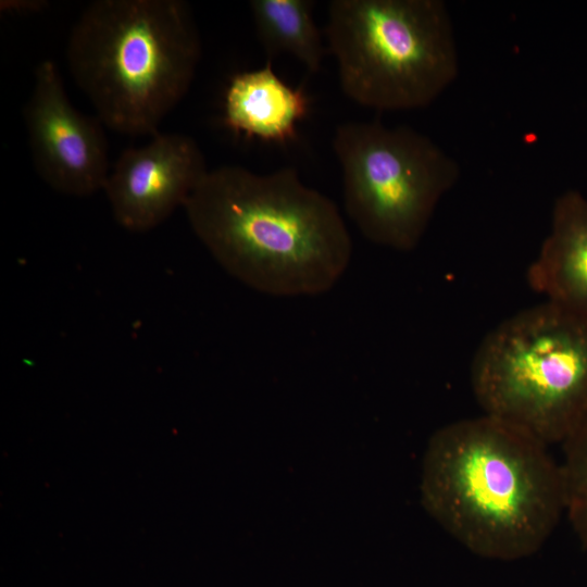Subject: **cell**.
<instances>
[{
	"mask_svg": "<svg viewBox=\"0 0 587 587\" xmlns=\"http://www.w3.org/2000/svg\"><path fill=\"white\" fill-rule=\"evenodd\" d=\"M547 447L487 414L449 423L425 452L423 504L472 553L497 561L528 558L565 513L561 464Z\"/></svg>",
	"mask_w": 587,
	"mask_h": 587,
	"instance_id": "2",
	"label": "cell"
},
{
	"mask_svg": "<svg viewBox=\"0 0 587 587\" xmlns=\"http://www.w3.org/2000/svg\"><path fill=\"white\" fill-rule=\"evenodd\" d=\"M249 8L267 60L288 53L310 73L320 71L326 50L313 18V1L251 0Z\"/></svg>",
	"mask_w": 587,
	"mask_h": 587,
	"instance_id": "11",
	"label": "cell"
},
{
	"mask_svg": "<svg viewBox=\"0 0 587 587\" xmlns=\"http://www.w3.org/2000/svg\"><path fill=\"white\" fill-rule=\"evenodd\" d=\"M201 39L182 0H95L66 46L72 77L104 126L153 136L188 92Z\"/></svg>",
	"mask_w": 587,
	"mask_h": 587,
	"instance_id": "3",
	"label": "cell"
},
{
	"mask_svg": "<svg viewBox=\"0 0 587 587\" xmlns=\"http://www.w3.org/2000/svg\"><path fill=\"white\" fill-rule=\"evenodd\" d=\"M208 171L192 137L159 132L142 147L121 153L103 191L116 223L145 233L184 208Z\"/></svg>",
	"mask_w": 587,
	"mask_h": 587,
	"instance_id": "8",
	"label": "cell"
},
{
	"mask_svg": "<svg viewBox=\"0 0 587 587\" xmlns=\"http://www.w3.org/2000/svg\"><path fill=\"white\" fill-rule=\"evenodd\" d=\"M471 386L484 414L562 444L587 414V319L545 301L479 344Z\"/></svg>",
	"mask_w": 587,
	"mask_h": 587,
	"instance_id": "4",
	"label": "cell"
},
{
	"mask_svg": "<svg viewBox=\"0 0 587 587\" xmlns=\"http://www.w3.org/2000/svg\"><path fill=\"white\" fill-rule=\"evenodd\" d=\"M185 210L216 263L273 297H313L344 276L352 241L338 207L294 167L258 174L239 165L209 170Z\"/></svg>",
	"mask_w": 587,
	"mask_h": 587,
	"instance_id": "1",
	"label": "cell"
},
{
	"mask_svg": "<svg viewBox=\"0 0 587 587\" xmlns=\"http://www.w3.org/2000/svg\"><path fill=\"white\" fill-rule=\"evenodd\" d=\"M561 464L565 513L572 528L585 550H587V414L562 442Z\"/></svg>",
	"mask_w": 587,
	"mask_h": 587,
	"instance_id": "12",
	"label": "cell"
},
{
	"mask_svg": "<svg viewBox=\"0 0 587 587\" xmlns=\"http://www.w3.org/2000/svg\"><path fill=\"white\" fill-rule=\"evenodd\" d=\"M527 280L547 301L587 319V198L578 191L555 199L550 232Z\"/></svg>",
	"mask_w": 587,
	"mask_h": 587,
	"instance_id": "9",
	"label": "cell"
},
{
	"mask_svg": "<svg viewBox=\"0 0 587 587\" xmlns=\"http://www.w3.org/2000/svg\"><path fill=\"white\" fill-rule=\"evenodd\" d=\"M324 35L342 92L365 108H425L459 73L453 26L441 0H333Z\"/></svg>",
	"mask_w": 587,
	"mask_h": 587,
	"instance_id": "5",
	"label": "cell"
},
{
	"mask_svg": "<svg viewBox=\"0 0 587 587\" xmlns=\"http://www.w3.org/2000/svg\"><path fill=\"white\" fill-rule=\"evenodd\" d=\"M348 216L371 242L413 250L439 200L458 182V162L429 137L379 121L346 122L333 137Z\"/></svg>",
	"mask_w": 587,
	"mask_h": 587,
	"instance_id": "6",
	"label": "cell"
},
{
	"mask_svg": "<svg viewBox=\"0 0 587 587\" xmlns=\"http://www.w3.org/2000/svg\"><path fill=\"white\" fill-rule=\"evenodd\" d=\"M223 122L247 138L286 145L298 137V125L310 112V99L273 70L272 60L257 70L235 74L224 96Z\"/></svg>",
	"mask_w": 587,
	"mask_h": 587,
	"instance_id": "10",
	"label": "cell"
},
{
	"mask_svg": "<svg viewBox=\"0 0 587 587\" xmlns=\"http://www.w3.org/2000/svg\"><path fill=\"white\" fill-rule=\"evenodd\" d=\"M23 120L33 165L49 187L74 197L103 190L111 171L104 125L71 103L51 60L36 67Z\"/></svg>",
	"mask_w": 587,
	"mask_h": 587,
	"instance_id": "7",
	"label": "cell"
}]
</instances>
